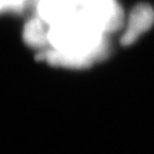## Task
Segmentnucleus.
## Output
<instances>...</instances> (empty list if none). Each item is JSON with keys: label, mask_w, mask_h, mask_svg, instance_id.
<instances>
[{"label": "nucleus", "mask_w": 154, "mask_h": 154, "mask_svg": "<svg viewBox=\"0 0 154 154\" xmlns=\"http://www.w3.org/2000/svg\"><path fill=\"white\" fill-rule=\"evenodd\" d=\"M76 14L105 34L117 30L122 24V12L115 0H78Z\"/></svg>", "instance_id": "f257e3e1"}, {"label": "nucleus", "mask_w": 154, "mask_h": 154, "mask_svg": "<svg viewBox=\"0 0 154 154\" xmlns=\"http://www.w3.org/2000/svg\"><path fill=\"white\" fill-rule=\"evenodd\" d=\"M154 24V10L148 5H139L130 15L128 26L121 40L123 45H130Z\"/></svg>", "instance_id": "f03ea898"}, {"label": "nucleus", "mask_w": 154, "mask_h": 154, "mask_svg": "<svg viewBox=\"0 0 154 154\" xmlns=\"http://www.w3.org/2000/svg\"><path fill=\"white\" fill-rule=\"evenodd\" d=\"M49 25L40 17L30 19L25 26L24 38L28 45L32 47H43L49 44L48 40Z\"/></svg>", "instance_id": "7ed1b4c3"}, {"label": "nucleus", "mask_w": 154, "mask_h": 154, "mask_svg": "<svg viewBox=\"0 0 154 154\" xmlns=\"http://www.w3.org/2000/svg\"><path fill=\"white\" fill-rule=\"evenodd\" d=\"M27 0H10V10L18 11L25 7Z\"/></svg>", "instance_id": "20e7f679"}, {"label": "nucleus", "mask_w": 154, "mask_h": 154, "mask_svg": "<svg viewBox=\"0 0 154 154\" xmlns=\"http://www.w3.org/2000/svg\"><path fill=\"white\" fill-rule=\"evenodd\" d=\"M3 10H10V0H0V12Z\"/></svg>", "instance_id": "39448f33"}]
</instances>
